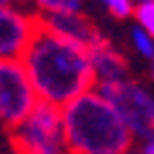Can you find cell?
<instances>
[{"label":"cell","mask_w":154,"mask_h":154,"mask_svg":"<svg viewBox=\"0 0 154 154\" xmlns=\"http://www.w3.org/2000/svg\"><path fill=\"white\" fill-rule=\"evenodd\" d=\"M21 60L37 89L39 102L65 107L81 94L97 89L89 47L63 39L42 24Z\"/></svg>","instance_id":"cell-1"},{"label":"cell","mask_w":154,"mask_h":154,"mask_svg":"<svg viewBox=\"0 0 154 154\" xmlns=\"http://www.w3.org/2000/svg\"><path fill=\"white\" fill-rule=\"evenodd\" d=\"M68 154H128L133 133L112 102L91 89L63 107Z\"/></svg>","instance_id":"cell-2"},{"label":"cell","mask_w":154,"mask_h":154,"mask_svg":"<svg viewBox=\"0 0 154 154\" xmlns=\"http://www.w3.org/2000/svg\"><path fill=\"white\" fill-rule=\"evenodd\" d=\"M13 154H68L63 107L39 102L34 112L11 128Z\"/></svg>","instance_id":"cell-3"},{"label":"cell","mask_w":154,"mask_h":154,"mask_svg":"<svg viewBox=\"0 0 154 154\" xmlns=\"http://www.w3.org/2000/svg\"><path fill=\"white\" fill-rule=\"evenodd\" d=\"M39 105L37 89L21 57L0 60V123L16 128Z\"/></svg>","instance_id":"cell-4"},{"label":"cell","mask_w":154,"mask_h":154,"mask_svg":"<svg viewBox=\"0 0 154 154\" xmlns=\"http://www.w3.org/2000/svg\"><path fill=\"white\" fill-rule=\"evenodd\" d=\"M99 94L112 102L123 123L128 125L133 138H149L154 133V94L146 89L144 84L125 79L118 84H102L97 86Z\"/></svg>","instance_id":"cell-5"},{"label":"cell","mask_w":154,"mask_h":154,"mask_svg":"<svg viewBox=\"0 0 154 154\" xmlns=\"http://www.w3.org/2000/svg\"><path fill=\"white\" fill-rule=\"evenodd\" d=\"M39 29V16L21 5H0V60L24 57Z\"/></svg>","instance_id":"cell-6"},{"label":"cell","mask_w":154,"mask_h":154,"mask_svg":"<svg viewBox=\"0 0 154 154\" xmlns=\"http://www.w3.org/2000/svg\"><path fill=\"white\" fill-rule=\"evenodd\" d=\"M39 24L50 32H55L57 37L63 39H71L76 45H84V47H94L102 37H99L97 26L91 24L84 13H55V16H42Z\"/></svg>","instance_id":"cell-7"},{"label":"cell","mask_w":154,"mask_h":154,"mask_svg":"<svg viewBox=\"0 0 154 154\" xmlns=\"http://www.w3.org/2000/svg\"><path fill=\"white\" fill-rule=\"evenodd\" d=\"M91 55V68L97 76V86L102 84H118L128 79V60L118 47H112L107 39H99L89 50Z\"/></svg>","instance_id":"cell-8"},{"label":"cell","mask_w":154,"mask_h":154,"mask_svg":"<svg viewBox=\"0 0 154 154\" xmlns=\"http://www.w3.org/2000/svg\"><path fill=\"white\" fill-rule=\"evenodd\" d=\"M34 11L42 16H55V13H84V0H29Z\"/></svg>","instance_id":"cell-9"},{"label":"cell","mask_w":154,"mask_h":154,"mask_svg":"<svg viewBox=\"0 0 154 154\" xmlns=\"http://www.w3.org/2000/svg\"><path fill=\"white\" fill-rule=\"evenodd\" d=\"M128 39H131V45H133V50H136L138 55L152 63V60H154V37H152V34H146L144 29L133 26L131 34H128Z\"/></svg>","instance_id":"cell-10"},{"label":"cell","mask_w":154,"mask_h":154,"mask_svg":"<svg viewBox=\"0 0 154 154\" xmlns=\"http://www.w3.org/2000/svg\"><path fill=\"white\" fill-rule=\"evenodd\" d=\"M133 21H136L138 29H144L146 34H152V37H154V0L138 3L136 11H133Z\"/></svg>","instance_id":"cell-11"},{"label":"cell","mask_w":154,"mask_h":154,"mask_svg":"<svg viewBox=\"0 0 154 154\" xmlns=\"http://www.w3.org/2000/svg\"><path fill=\"white\" fill-rule=\"evenodd\" d=\"M97 3L115 18H131L133 11H136V3L133 0H97Z\"/></svg>","instance_id":"cell-12"},{"label":"cell","mask_w":154,"mask_h":154,"mask_svg":"<svg viewBox=\"0 0 154 154\" xmlns=\"http://www.w3.org/2000/svg\"><path fill=\"white\" fill-rule=\"evenodd\" d=\"M138 152H141V154H154V133L141 141V149H138Z\"/></svg>","instance_id":"cell-13"},{"label":"cell","mask_w":154,"mask_h":154,"mask_svg":"<svg viewBox=\"0 0 154 154\" xmlns=\"http://www.w3.org/2000/svg\"><path fill=\"white\" fill-rule=\"evenodd\" d=\"M24 0H0V5H21Z\"/></svg>","instance_id":"cell-14"},{"label":"cell","mask_w":154,"mask_h":154,"mask_svg":"<svg viewBox=\"0 0 154 154\" xmlns=\"http://www.w3.org/2000/svg\"><path fill=\"white\" fill-rule=\"evenodd\" d=\"M149 73H152V81H154V60H152V65H149Z\"/></svg>","instance_id":"cell-15"},{"label":"cell","mask_w":154,"mask_h":154,"mask_svg":"<svg viewBox=\"0 0 154 154\" xmlns=\"http://www.w3.org/2000/svg\"><path fill=\"white\" fill-rule=\"evenodd\" d=\"M133 3H136V5H138V3H146V0H133Z\"/></svg>","instance_id":"cell-16"},{"label":"cell","mask_w":154,"mask_h":154,"mask_svg":"<svg viewBox=\"0 0 154 154\" xmlns=\"http://www.w3.org/2000/svg\"><path fill=\"white\" fill-rule=\"evenodd\" d=\"M128 154H141V152H133V149H131V152H128Z\"/></svg>","instance_id":"cell-17"}]
</instances>
